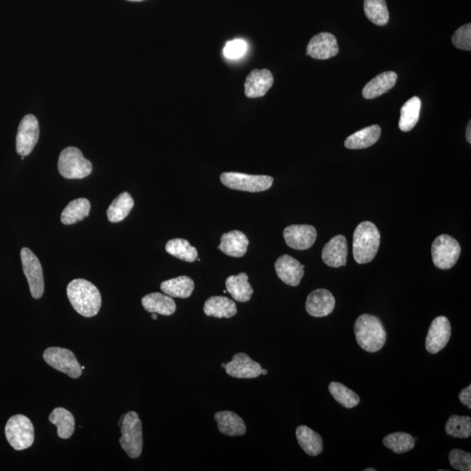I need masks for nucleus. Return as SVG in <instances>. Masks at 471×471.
Returning <instances> with one entry per match:
<instances>
[{
  "label": "nucleus",
  "mask_w": 471,
  "mask_h": 471,
  "mask_svg": "<svg viewBox=\"0 0 471 471\" xmlns=\"http://www.w3.org/2000/svg\"><path fill=\"white\" fill-rule=\"evenodd\" d=\"M67 297L72 307L79 314L91 318L98 314L102 307L100 291L88 280L77 279L68 284Z\"/></svg>",
  "instance_id": "1"
},
{
  "label": "nucleus",
  "mask_w": 471,
  "mask_h": 471,
  "mask_svg": "<svg viewBox=\"0 0 471 471\" xmlns=\"http://www.w3.org/2000/svg\"><path fill=\"white\" fill-rule=\"evenodd\" d=\"M354 333L359 346L369 353H376L384 347L387 333L382 321L376 316L362 314L356 319Z\"/></svg>",
  "instance_id": "2"
},
{
  "label": "nucleus",
  "mask_w": 471,
  "mask_h": 471,
  "mask_svg": "<svg viewBox=\"0 0 471 471\" xmlns=\"http://www.w3.org/2000/svg\"><path fill=\"white\" fill-rule=\"evenodd\" d=\"M380 243L379 230L371 222H362L354 233L353 253L358 264H368L376 258Z\"/></svg>",
  "instance_id": "3"
},
{
  "label": "nucleus",
  "mask_w": 471,
  "mask_h": 471,
  "mask_svg": "<svg viewBox=\"0 0 471 471\" xmlns=\"http://www.w3.org/2000/svg\"><path fill=\"white\" fill-rule=\"evenodd\" d=\"M120 444L129 458L135 459L141 456L143 447L142 424L138 413H126L121 426Z\"/></svg>",
  "instance_id": "4"
},
{
  "label": "nucleus",
  "mask_w": 471,
  "mask_h": 471,
  "mask_svg": "<svg viewBox=\"0 0 471 471\" xmlns=\"http://www.w3.org/2000/svg\"><path fill=\"white\" fill-rule=\"evenodd\" d=\"M58 170L65 178L82 179L92 173L93 165L77 147H68L60 154Z\"/></svg>",
  "instance_id": "5"
},
{
  "label": "nucleus",
  "mask_w": 471,
  "mask_h": 471,
  "mask_svg": "<svg viewBox=\"0 0 471 471\" xmlns=\"http://www.w3.org/2000/svg\"><path fill=\"white\" fill-rule=\"evenodd\" d=\"M6 437L16 451H24L34 444V427L28 417L16 415L11 417L6 425Z\"/></svg>",
  "instance_id": "6"
},
{
  "label": "nucleus",
  "mask_w": 471,
  "mask_h": 471,
  "mask_svg": "<svg viewBox=\"0 0 471 471\" xmlns=\"http://www.w3.org/2000/svg\"><path fill=\"white\" fill-rule=\"evenodd\" d=\"M223 185L241 192H265L272 186L273 178L269 175H247L239 172H225L220 177Z\"/></svg>",
  "instance_id": "7"
},
{
  "label": "nucleus",
  "mask_w": 471,
  "mask_h": 471,
  "mask_svg": "<svg viewBox=\"0 0 471 471\" xmlns=\"http://www.w3.org/2000/svg\"><path fill=\"white\" fill-rule=\"evenodd\" d=\"M431 254L437 267L442 270L451 269L461 254V246L454 237L441 235L434 240Z\"/></svg>",
  "instance_id": "8"
},
{
  "label": "nucleus",
  "mask_w": 471,
  "mask_h": 471,
  "mask_svg": "<svg viewBox=\"0 0 471 471\" xmlns=\"http://www.w3.org/2000/svg\"><path fill=\"white\" fill-rule=\"evenodd\" d=\"M43 358L52 368L66 373L73 379H77L82 375L80 363L73 352L62 347H48L43 354Z\"/></svg>",
  "instance_id": "9"
},
{
  "label": "nucleus",
  "mask_w": 471,
  "mask_h": 471,
  "mask_svg": "<svg viewBox=\"0 0 471 471\" xmlns=\"http://www.w3.org/2000/svg\"><path fill=\"white\" fill-rule=\"evenodd\" d=\"M21 262L23 271L27 277L28 285L32 298L35 300L41 298L44 293V276L41 262L36 255L28 248H23L20 251Z\"/></svg>",
  "instance_id": "10"
},
{
  "label": "nucleus",
  "mask_w": 471,
  "mask_h": 471,
  "mask_svg": "<svg viewBox=\"0 0 471 471\" xmlns=\"http://www.w3.org/2000/svg\"><path fill=\"white\" fill-rule=\"evenodd\" d=\"M39 138L37 118L27 114L20 121L16 136V150L21 157H27L34 150Z\"/></svg>",
  "instance_id": "11"
},
{
  "label": "nucleus",
  "mask_w": 471,
  "mask_h": 471,
  "mask_svg": "<svg viewBox=\"0 0 471 471\" xmlns=\"http://www.w3.org/2000/svg\"><path fill=\"white\" fill-rule=\"evenodd\" d=\"M451 337V326L448 318L439 316L434 319L427 332L425 347L430 354H436L447 346Z\"/></svg>",
  "instance_id": "12"
},
{
  "label": "nucleus",
  "mask_w": 471,
  "mask_h": 471,
  "mask_svg": "<svg viewBox=\"0 0 471 471\" xmlns=\"http://www.w3.org/2000/svg\"><path fill=\"white\" fill-rule=\"evenodd\" d=\"M284 239L287 246L295 250H307L314 246L317 232L314 226L308 225H290L284 231Z\"/></svg>",
  "instance_id": "13"
},
{
  "label": "nucleus",
  "mask_w": 471,
  "mask_h": 471,
  "mask_svg": "<svg viewBox=\"0 0 471 471\" xmlns=\"http://www.w3.org/2000/svg\"><path fill=\"white\" fill-rule=\"evenodd\" d=\"M339 53L336 36L330 32H321L314 36L308 43L307 55L315 60H329Z\"/></svg>",
  "instance_id": "14"
},
{
  "label": "nucleus",
  "mask_w": 471,
  "mask_h": 471,
  "mask_svg": "<svg viewBox=\"0 0 471 471\" xmlns=\"http://www.w3.org/2000/svg\"><path fill=\"white\" fill-rule=\"evenodd\" d=\"M226 373L237 379H254L261 375L260 363L254 361L250 356L244 353L236 354L232 361L226 363Z\"/></svg>",
  "instance_id": "15"
},
{
  "label": "nucleus",
  "mask_w": 471,
  "mask_h": 471,
  "mask_svg": "<svg viewBox=\"0 0 471 471\" xmlns=\"http://www.w3.org/2000/svg\"><path fill=\"white\" fill-rule=\"evenodd\" d=\"M336 303V298L329 290L317 289L308 295L305 310L312 317H326L332 314Z\"/></svg>",
  "instance_id": "16"
},
{
  "label": "nucleus",
  "mask_w": 471,
  "mask_h": 471,
  "mask_svg": "<svg viewBox=\"0 0 471 471\" xmlns=\"http://www.w3.org/2000/svg\"><path fill=\"white\" fill-rule=\"evenodd\" d=\"M274 78L268 69H254L244 82V93L248 98H260L272 87Z\"/></svg>",
  "instance_id": "17"
},
{
  "label": "nucleus",
  "mask_w": 471,
  "mask_h": 471,
  "mask_svg": "<svg viewBox=\"0 0 471 471\" xmlns=\"http://www.w3.org/2000/svg\"><path fill=\"white\" fill-rule=\"evenodd\" d=\"M305 265L289 255L279 257L275 263L277 275L286 285L298 286L304 276Z\"/></svg>",
  "instance_id": "18"
},
{
  "label": "nucleus",
  "mask_w": 471,
  "mask_h": 471,
  "mask_svg": "<svg viewBox=\"0 0 471 471\" xmlns=\"http://www.w3.org/2000/svg\"><path fill=\"white\" fill-rule=\"evenodd\" d=\"M347 253L346 237L338 235L333 237L323 248L322 260L330 267H340L347 265Z\"/></svg>",
  "instance_id": "19"
},
{
  "label": "nucleus",
  "mask_w": 471,
  "mask_h": 471,
  "mask_svg": "<svg viewBox=\"0 0 471 471\" xmlns=\"http://www.w3.org/2000/svg\"><path fill=\"white\" fill-rule=\"evenodd\" d=\"M249 239L240 231H232L221 237L220 246H218L226 255L233 258H241L246 255Z\"/></svg>",
  "instance_id": "20"
},
{
  "label": "nucleus",
  "mask_w": 471,
  "mask_h": 471,
  "mask_svg": "<svg viewBox=\"0 0 471 471\" xmlns=\"http://www.w3.org/2000/svg\"><path fill=\"white\" fill-rule=\"evenodd\" d=\"M397 74L394 72H384L370 81L362 90L365 99L372 100L387 93L397 84Z\"/></svg>",
  "instance_id": "21"
},
{
  "label": "nucleus",
  "mask_w": 471,
  "mask_h": 471,
  "mask_svg": "<svg viewBox=\"0 0 471 471\" xmlns=\"http://www.w3.org/2000/svg\"><path fill=\"white\" fill-rule=\"evenodd\" d=\"M214 417L218 423V430L225 436L239 437L246 434V423L236 413L220 411L215 413Z\"/></svg>",
  "instance_id": "22"
},
{
  "label": "nucleus",
  "mask_w": 471,
  "mask_h": 471,
  "mask_svg": "<svg viewBox=\"0 0 471 471\" xmlns=\"http://www.w3.org/2000/svg\"><path fill=\"white\" fill-rule=\"evenodd\" d=\"M142 304L147 312L164 316H171L177 310L173 298L167 294L153 293L142 298Z\"/></svg>",
  "instance_id": "23"
},
{
  "label": "nucleus",
  "mask_w": 471,
  "mask_h": 471,
  "mask_svg": "<svg viewBox=\"0 0 471 471\" xmlns=\"http://www.w3.org/2000/svg\"><path fill=\"white\" fill-rule=\"evenodd\" d=\"M380 134L382 129L380 126H369L348 136L345 141V147L350 150L366 149L378 142Z\"/></svg>",
  "instance_id": "24"
},
{
  "label": "nucleus",
  "mask_w": 471,
  "mask_h": 471,
  "mask_svg": "<svg viewBox=\"0 0 471 471\" xmlns=\"http://www.w3.org/2000/svg\"><path fill=\"white\" fill-rule=\"evenodd\" d=\"M204 312L207 316L222 319L232 318L237 312V305L231 298L224 296L208 298L204 304Z\"/></svg>",
  "instance_id": "25"
},
{
  "label": "nucleus",
  "mask_w": 471,
  "mask_h": 471,
  "mask_svg": "<svg viewBox=\"0 0 471 471\" xmlns=\"http://www.w3.org/2000/svg\"><path fill=\"white\" fill-rule=\"evenodd\" d=\"M246 273L241 272L239 275L230 276L225 281L226 289L236 301L247 302L253 294V287L248 282Z\"/></svg>",
  "instance_id": "26"
},
{
  "label": "nucleus",
  "mask_w": 471,
  "mask_h": 471,
  "mask_svg": "<svg viewBox=\"0 0 471 471\" xmlns=\"http://www.w3.org/2000/svg\"><path fill=\"white\" fill-rule=\"evenodd\" d=\"M194 288L195 283L188 276H180L161 284V290L171 298H189L192 296Z\"/></svg>",
  "instance_id": "27"
},
{
  "label": "nucleus",
  "mask_w": 471,
  "mask_h": 471,
  "mask_svg": "<svg viewBox=\"0 0 471 471\" xmlns=\"http://www.w3.org/2000/svg\"><path fill=\"white\" fill-rule=\"evenodd\" d=\"M298 444L307 455L316 456L323 451V440L321 436L307 426H298L296 430Z\"/></svg>",
  "instance_id": "28"
},
{
  "label": "nucleus",
  "mask_w": 471,
  "mask_h": 471,
  "mask_svg": "<svg viewBox=\"0 0 471 471\" xmlns=\"http://www.w3.org/2000/svg\"><path fill=\"white\" fill-rule=\"evenodd\" d=\"M50 423L57 427L58 436L61 439H68L74 431V417L71 412L64 408H56L49 416Z\"/></svg>",
  "instance_id": "29"
},
{
  "label": "nucleus",
  "mask_w": 471,
  "mask_h": 471,
  "mask_svg": "<svg viewBox=\"0 0 471 471\" xmlns=\"http://www.w3.org/2000/svg\"><path fill=\"white\" fill-rule=\"evenodd\" d=\"M420 106H422V102L417 96L412 97L402 106L400 121H399V128L402 131L409 132L415 128L419 121Z\"/></svg>",
  "instance_id": "30"
},
{
  "label": "nucleus",
  "mask_w": 471,
  "mask_h": 471,
  "mask_svg": "<svg viewBox=\"0 0 471 471\" xmlns=\"http://www.w3.org/2000/svg\"><path fill=\"white\" fill-rule=\"evenodd\" d=\"M90 208L91 206L88 199H79L72 201L61 213V222L66 225L77 224V222L88 217Z\"/></svg>",
  "instance_id": "31"
},
{
  "label": "nucleus",
  "mask_w": 471,
  "mask_h": 471,
  "mask_svg": "<svg viewBox=\"0 0 471 471\" xmlns=\"http://www.w3.org/2000/svg\"><path fill=\"white\" fill-rule=\"evenodd\" d=\"M134 200L128 192L120 194L113 203L110 204L107 211V218L111 223H119L124 221L128 217L133 207Z\"/></svg>",
  "instance_id": "32"
},
{
  "label": "nucleus",
  "mask_w": 471,
  "mask_h": 471,
  "mask_svg": "<svg viewBox=\"0 0 471 471\" xmlns=\"http://www.w3.org/2000/svg\"><path fill=\"white\" fill-rule=\"evenodd\" d=\"M168 254L179 258V260L193 263L197 260L199 253L195 247L190 246L188 241L182 239H175L168 241L165 246Z\"/></svg>",
  "instance_id": "33"
},
{
  "label": "nucleus",
  "mask_w": 471,
  "mask_h": 471,
  "mask_svg": "<svg viewBox=\"0 0 471 471\" xmlns=\"http://www.w3.org/2000/svg\"><path fill=\"white\" fill-rule=\"evenodd\" d=\"M364 12L366 18L377 26H386L390 21L386 0H365Z\"/></svg>",
  "instance_id": "34"
},
{
  "label": "nucleus",
  "mask_w": 471,
  "mask_h": 471,
  "mask_svg": "<svg viewBox=\"0 0 471 471\" xmlns=\"http://www.w3.org/2000/svg\"><path fill=\"white\" fill-rule=\"evenodd\" d=\"M446 434L454 438L465 439L471 436V418L469 416L453 415L445 425Z\"/></svg>",
  "instance_id": "35"
},
{
  "label": "nucleus",
  "mask_w": 471,
  "mask_h": 471,
  "mask_svg": "<svg viewBox=\"0 0 471 471\" xmlns=\"http://www.w3.org/2000/svg\"><path fill=\"white\" fill-rule=\"evenodd\" d=\"M383 444L397 454H404L415 447V439L408 433L395 432L384 437Z\"/></svg>",
  "instance_id": "36"
},
{
  "label": "nucleus",
  "mask_w": 471,
  "mask_h": 471,
  "mask_svg": "<svg viewBox=\"0 0 471 471\" xmlns=\"http://www.w3.org/2000/svg\"><path fill=\"white\" fill-rule=\"evenodd\" d=\"M330 394L337 402L347 409H353L359 404V397L350 388L340 383L333 382L329 385Z\"/></svg>",
  "instance_id": "37"
},
{
  "label": "nucleus",
  "mask_w": 471,
  "mask_h": 471,
  "mask_svg": "<svg viewBox=\"0 0 471 471\" xmlns=\"http://www.w3.org/2000/svg\"><path fill=\"white\" fill-rule=\"evenodd\" d=\"M449 463L452 468L460 471L471 470V454L462 449H452L449 454Z\"/></svg>",
  "instance_id": "38"
},
{
  "label": "nucleus",
  "mask_w": 471,
  "mask_h": 471,
  "mask_svg": "<svg viewBox=\"0 0 471 471\" xmlns=\"http://www.w3.org/2000/svg\"><path fill=\"white\" fill-rule=\"evenodd\" d=\"M453 45L456 48L470 51L471 50V24H466L458 28L452 36Z\"/></svg>",
  "instance_id": "39"
},
{
  "label": "nucleus",
  "mask_w": 471,
  "mask_h": 471,
  "mask_svg": "<svg viewBox=\"0 0 471 471\" xmlns=\"http://www.w3.org/2000/svg\"><path fill=\"white\" fill-rule=\"evenodd\" d=\"M247 44L243 39H234L226 44L224 48V55L226 58L231 60L239 59L246 53Z\"/></svg>",
  "instance_id": "40"
},
{
  "label": "nucleus",
  "mask_w": 471,
  "mask_h": 471,
  "mask_svg": "<svg viewBox=\"0 0 471 471\" xmlns=\"http://www.w3.org/2000/svg\"><path fill=\"white\" fill-rule=\"evenodd\" d=\"M459 400L462 402L465 407L469 409H471V386L469 385L468 387L463 388V390L460 392L459 394Z\"/></svg>",
  "instance_id": "41"
},
{
  "label": "nucleus",
  "mask_w": 471,
  "mask_h": 471,
  "mask_svg": "<svg viewBox=\"0 0 471 471\" xmlns=\"http://www.w3.org/2000/svg\"><path fill=\"white\" fill-rule=\"evenodd\" d=\"M466 139L469 143H471V122L470 121L468 125H467L466 129Z\"/></svg>",
  "instance_id": "42"
},
{
  "label": "nucleus",
  "mask_w": 471,
  "mask_h": 471,
  "mask_svg": "<svg viewBox=\"0 0 471 471\" xmlns=\"http://www.w3.org/2000/svg\"><path fill=\"white\" fill-rule=\"evenodd\" d=\"M267 370L262 369L261 375L266 376L267 375Z\"/></svg>",
  "instance_id": "43"
},
{
  "label": "nucleus",
  "mask_w": 471,
  "mask_h": 471,
  "mask_svg": "<svg viewBox=\"0 0 471 471\" xmlns=\"http://www.w3.org/2000/svg\"><path fill=\"white\" fill-rule=\"evenodd\" d=\"M128 1L141 2V1H145V0H128Z\"/></svg>",
  "instance_id": "44"
},
{
  "label": "nucleus",
  "mask_w": 471,
  "mask_h": 471,
  "mask_svg": "<svg viewBox=\"0 0 471 471\" xmlns=\"http://www.w3.org/2000/svg\"><path fill=\"white\" fill-rule=\"evenodd\" d=\"M151 317H152L153 319H157V315L154 314H152V315H151Z\"/></svg>",
  "instance_id": "45"
},
{
  "label": "nucleus",
  "mask_w": 471,
  "mask_h": 471,
  "mask_svg": "<svg viewBox=\"0 0 471 471\" xmlns=\"http://www.w3.org/2000/svg\"><path fill=\"white\" fill-rule=\"evenodd\" d=\"M364 471H376V469L369 468V469L364 470Z\"/></svg>",
  "instance_id": "46"
},
{
  "label": "nucleus",
  "mask_w": 471,
  "mask_h": 471,
  "mask_svg": "<svg viewBox=\"0 0 471 471\" xmlns=\"http://www.w3.org/2000/svg\"><path fill=\"white\" fill-rule=\"evenodd\" d=\"M222 366H223V368L225 369L226 363H223Z\"/></svg>",
  "instance_id": "47"
},
{
  "label": "nucleus",
  "mask_w": 471,
  "mask_h": 471,
  "mask_svg": "<svg viewBox=\"0 0 471 471\" xmlns=\"http://www.w3.org/2000/svg\"><path fill=\"white\" fill-rule=\"evenodd\" d=\"M81 369H82V370H84V369H85V366H81Z\"/></svg>",
  "instance_id": "48"
}]
</instances>
